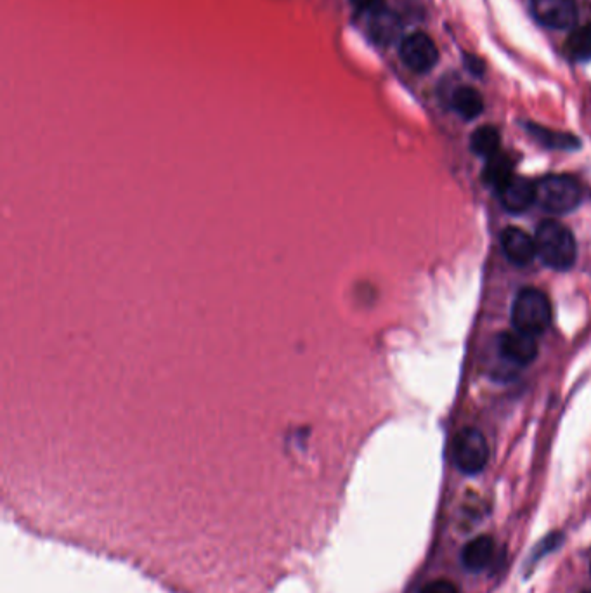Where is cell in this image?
<instances>
[{
    "instance_id": "30bf717a",
    "label": "cell",
    "mask_w": 591,
    "mask_h": 593,
    "mask_svg": "<svg viewBox=\"0 0 591 593\" xmlns=\"http://www.w3.org/2000/svg\"><path fill=\"white\" fill-rule=\"evenodd\" d=\"M399 32H401L399 16L389 11L387 7H382L370 14L368 33H370L371 40L378 46H389L397 39Z\"/></svg>"
},
{
    "instance_id": "ffe728a7",
    "label": "cell",
    "mask_w": 591,
    "mask_h": 593,
    "mask_svg": "<svg viewBox=\"0 0 591 593\" xmlns=\"http://www.w3.org/2000/svg\"><path fill=\"white\" fill-rule=\"evenodd\" d=\"M585 593H591V592H585Z\"/></svg>"
},
{
    "instance_id": "9c48e42d",
    "label": "cell",
    "mask_w": 591,
    "mask_h": 593,
    "mask_svg": "<svg viewBox=\"0 0 591 593\" xmlns=\"http://www.w3.org/2000/svg\"><path fill=\"white\" fill-rule=\"evenodd\" d=\"M501 248L508 261L514 262L517 266H526L538 255L534 236L520 228H507L501 233Z\"/></svg>"
},
{
    "instance_id": "4fadbf2b",
    "label": "cell",
    "mask_w": 591,
    "mask_h": 593,
    "mask_svg": "<svg viewBox=\"0 0 591 593\" xmlns=\"http://www.w3.org/2000/svg\"><path fill=\"white\" fill-rule=\"evenodd\" d=\"M527 131L536 141H540L550 150H576L579 146L578 137L566 134V132L552 131V129H546V127L536 124L527 125Z\"/></svg>"
},
{
    "instance_id": "3957f363",
    "label": "cell",
    "mask_w": 591,
    "mask_h": 593,
    "mask_svg": "<svg viewBox=\"0 0 591 593\" xmlns=\"http://www.w3.org/2000/svg\"><path fill=\"white\" fill-rule=\"evenodd\" d=\"M583 191L571 176H546L536 183V203L550 214H567L578 207Z\"/></svg>"
},
{
    "instance_id": "8992f818",
    "label": "cell",
    "mask_w": 591,
    "mask_h": 593,
    "mask_svg": "<svg viewBox=\"0 0 591 593\" xmlns=\"http://www.w3.org/2000/svg\"><path fill=\"white\" fill-rule=\"evenodd\" d=\"M531 11L543 27L552 30H567L578 21L574 0H531Z\"/></svg>"
},
{
    "instance_id": "277c9868",
    "label": "cell",
    "mask_w": 591,
    "mask_h": 593,
    "mask_svg": "<svg viewBox=\"0 0 591 593\" xmlns=\"http://www.w3.org/2000/svg\"><path fill=\"white\" fill-rule=\"evenodd\" d=\"M451 455L456 467L462 472L479 474L489 460L488 441L477 429H463L456 434Z\"/></svg>"
},
{
    "instance_id": "52a82bcc",
    "label": "cell",
    "mask_w": 591,
    "mask_h": 593,
    "mask_svg": "<svg viewBox=\"0 0 591 593\" xmlns=\"http://www.w3.org/2000/svg\"><path fill=\"white\" fill-rule=\"evenodd\" d=\"M500 202L508 212L520 214L536 203V183L524 177L512 176L496 188Z\"/></svg>"
},
{
    "instance_id": "5bb4252c",
    "label": "cell",
    "mask_w": 591,
    "mask_h": 593,
    "mask_svg": "<svg viewBox=\"0 0 591 593\" xmlns=\"http://www.w3.org/2000/svg\"><path fill=\"white\" fill-rule=\"evenodd\" d=\"M500 132L493 125H482L470 137V148L477 157L491 158L500 153Z\"/></svg>"
},
{
    "instance_id": "d6986e66",
    "label": "cell",
    "mask_w": 591,
    "mask_h": 593,
    "mask_svg": "<svg viewBox=\"0 0 591 593\" xmlns=\"http://www.w3.org/2000/svg\"><path fill=\"white\" fill-rule=\"evenodd\" d=\"M465 63H467L468 70L475 75H481L484 72L481 59L475 58V56H465Z\"/></svg>"
},
{
    "instance_id": "ac0fdd59",
    "label": "cell",
    "mask_w": 591,
    "mask_h": 593,
    "mask_svg": "<svg viewBox=\"0 0 591 593\" xmlns=\"http://www.w3.org/2000/svg\"><path fill=\"white\" fill-rule=\"evenodd\" d=\"M352 4L364 13H375L384 6V0H352Z\"/></svg>"
},
{
    "instance_id": "e0dca14e",
    "label": "cell",
    "mask_w": 591,
    "mask_h": 593,
    "mask_svg": "<svg viewBox=\"0 0 591 593\" xmlns=\"http://www.w3.org/2000/svg\"><path fill=\"white\" fill-rule=\"evenodd\" d=\"M420 593H460L458 592V588L451 583V581L446 580H439V581H432L429 585H425V587L420 590Z\"/></svg>"
},
{
    "instance_id": "8fae6325",
    "label": "cell",
    "mask_w": 591,
    "mask_h": 593,
    "mask_svg": "<svg viewBox=\"0 0 591 593\" xmlns=\"http://www.w3.org/2000/svg\"><path fill=\"white\" fill-rule=\"evenodd\" d=\"M494 541L489 536H477L468 541L462 552V562L470 573H479L493 561Z\"/></svg>"
},
{
    "instance_id": "ba28073f",
    "label": "cell",
    "mask_w": 591,
    "mask_h": 593,
    "mask_svg": "<svg viewBox=\"0 0 591 593\" xmlns=\"http://www.w3.org/2000/svg\"><path fill=\"white\" fill-rule=\"evenodd\" d=\"M503 358H507L514 365L524 366L533 363L538 356V342L534 335L514 330L501 335L498 340Z\"/></svg>"
},
{
    "instance_id": "7a4b0ae2",
    "label": "cell",
    "mask_w": 591,
    "mask_h": 593,
    "mask_svg": "<svg viewBox=\"0 0 591 593\" xmlns=\"http://www.w3.org/2000/svg\"><path fill=\"white\" fill-rule=\"evenodd\" d=\"M512 323L515 330L540 335L552 323L550 300L538 288H524L515 297L512 306Z\"/></svg>"
},
{
    "instance_id": "6da1fadb",
    "label": "cell",
    "mask_w": 591,
    "mask_h": 593,
    "mask_svg": "<svg viewBox=\"0 0 591 593\" xmlns=\"http://www.w3.org/2000/svg\"><path fill=\"white\" fill-rule=\"evenodd\" d=\"M536 242V252L541 261L546 266L557 269V271H567L574 266L576 257H578V245L574 240L571 229L564 226L562 222L546 219L540 222L534 235Z\"/></svg>"
},
{
    "instance_id": "7c38bea8",
    "label": "cell",
    "mask_w": 591,
    "mask_h": 593,
    "mask_svg": "<svg viewBox=\"0 0 591 593\" xmlns=\"http://www.w3.org/2000/svg\"><path fill=\"white\" fill-rule=\"evenodd\" d=\"M451 105H453V110L465 120H474L484 110L481 92L475 91L474 87H458L453 92Z\"/></svg>"
},
{
    "instance_id": "2e32d148",
    "label": "cell",
    "mask_w": 591,
    "mask_h": 593,
    "mask_svg": "<svg viewBox=\"0 0 591 593\" xmlns=\"http://www.w3.org/2000/svg\"><path fill=\"white\" fill-rule=\"evenodd\" d=\"M566 51L574 61L591 59V27H581L571 33L567 39Z\"/></svg>"
},
{
    "instance_id": "5b68a950",
    "label": "cell",
    "mask_w": 591,
    "mask_h": 593,
    "mask_svg": "<svg viewBox=\"0 0 591 593\" xmlns=\"http://www.w3.org/2000/svg\"><path fill=\"white\" fill-rule=\"evenodd\" d=\"M404 65L410 68L411 72L427 73L437 65L439 51H437L434 40L425 33H411L410 37L401 42L399 49Z\"/></svg>"
},
{
    "instance_id": "9a60e30c",
    "label": "cell",
    "mask_w": 591,
    "mask_h": 593,
    "mask_svg": "<svg viewBox=\"0 0 591 593\" xmlns=\"http://www.w3.org/2000/svg\"><path fill=\"white\" fill-rule=\"evenodd\" d=\"M514 174V162L505 153H496L494 157L488 158L484 167V181L494 188H500L501 184L508 181Z\"/></svg>"
}]
</instances>
